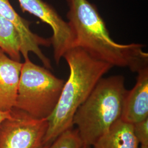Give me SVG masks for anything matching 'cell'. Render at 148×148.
<instances>
[{
    "label": "cell",
    "instance_id": "6da1fadb",
    "mask_svg": "<svg viewBox=\"0 0 148 148\" xmlns=\"http://www.w3.org/2000/svg\"><path fill=\"white\" fill-rule=\"evenodd\" d=\"M68 2V22L74 32V47L112 66L126 68L133 73L148 67V54L144 51L143 45L114 41L96 8L87 0Z\"/></svg>",
    "mask_w": 148,
    "mask_h": 148
},
{
    "label": "cell",
    "instance_id": "7a4b0ae2",
    "mask_svg": "<svg viewBox=\"0 0 148 148\" xmlns=\"http://www.w3.org/2000/svg\"><path fill=\"white\" fill-rule=\"evenodd\" d=\"M64 58L68 64L69 78L65 82L58 104L48 117L45 145H50L64 131L71 128L77 109L87 98L99 80L113 67L97 59L78 47L69 49Z\"/></svg>",
    "mask_w": 148,
    "mask_h": 148
},
{
    "label": "cell",
    "instance_id": "3957f363",
    "mask_svg": "<svg viewBox=\"0 0 148 148\" xmlns=\"http://www.w3.org/2000/svg\"><path fill=\"white\" fill-rule=\"evenodd\" d=\"M125 77H101L73 117L83 145L93 146L121 119L128 90Z\"/></svg>",
    "mask_w": 148,
    "mask_h": 148
},
{
    "label": "cell",
    "instance_id": "277c9868",
    "mask_svg": "<svg viewBox=\"0 0 148 148\" xmlns=\"http://www.w3.org/2000/svg\"><path fill=\"white\" fill-rule=\"evenodd\" d=\"M65 81L49 69L25 59L15 107L39 119H47L58 104Z\"/></svg>",
    "mask_w": 148,
    "mask_h": 148
},
{
    "label": "cell",
    "instance_id": "5b68a950",
    "mask_svg": "<svg viewBox=\"0 0 148 148\" xmlns=\"http://www.w3.org/2000/svg\"><path fill=\"white\" fill-rule=\"evenodd\" d=\"M47 119H39L14 107L0 124V148H43Z\"/></svg>",
    "mask_w": 148,
    "mask_h": 148
},
{
    "label": "cell",
    "instance_id": "8992f818",
    "mask_svg": "<svg viewBox=\"0 0 148 148\" xmlns=\"http://www.w3.org/2000/svg\"><path fill=\"white\" fill-rule=\"evenodd\" d=\"M22 11L27 12L46 23L53 31L51 38L53 57L58 65L64 54L74 47V32L68 22L62 18L52 6L42 0H18Z\"/></svg>",
    "mask_w": 148,
    "mask_h": 148
},
{
    "label": "cell",
    "instance_id": "52a82bcc",
    "mask_svg": "<svg viewBox=\"0 0 148 148\" xmlns=\"http://www.w3.org/2000/svg\"><path fill=\"white\" fill-rule=\"evenodd\" d=\"M0 15L5 18L16 27L21 39V53L24 59L29 58V53H34L43 64L44 67L52 69L51 61L42 53L40 46L49 47L51 40L39 36L32 32L30 22L19 16L16 12L10 0H0Z\"/></svg>",
    "mask_w": 148,
    "mask_h": 148
},
{
    "label": "cell",
    "instance_id": "ba28073f",
    "mask_svg": "<svg viewBox=\"0 0 148 148\" xmlns=\"http://www.w3.org/2000/svg\"><path fill=\"white\" fill-rule=\"evenodd\" d=\"M137 74L136 85L127 92L121 117L132 125L148 118V67Z\"/></svg>",
    "mask_w": 148,
    "mask_h": 148
},
{
    "label": "cell",
    "instance_id": "9c48e42d",
    "mask_svg": "<svg viewBox=\"0 0 148 148\" xmlns=\"http://www.w3.org/2000/svg\"><path fill=\"white\" fill-rule=\"evenodd\" d=\"M23 63L11 59L0 48V110L15 107Z\"/></svg>",
    "mask_w": 148,
    "mask_h": 148
},
{
    "label": "cell",
    "instance_id": "30bf717a",
    "mask_svg": "<svg viewBox=\"0 0 148 148\" xmlns=\"http://www.w3.org/2000/svg\"><path fill=\"white\" fill-rule=\"evenodd\" d=\"M132 124L120 119L93 145L94 148H139Z\"/></svg>",
    "mask_w": 148,
    "mask_h": 148
},
{
    "label": "cell",
    "instance_id": "8fae6325",
    "mask_svg": "<svg viewBox=\"0 0 148 148\" xmlns=\"http://www.w3.org/2000/svg\"><path fill=\"white\" fill-rule=\"evenodd\" d=\"M0 48L11 59L21 62V39L16 27L0 15Z\"/></svg>",
    "mask_w": 148,
    "mask_h": 148
},
{
    "label": "cell",
    "instance_id": "7c38bea8",
    "mask_svg": "<svg viewBox=\"0 0 148 148\" xmlns=\"http://www.w3.org/2000/svg\"><path fill=\"white\" fill-rule=\"evenodd\" d=\"M82 145L77 130L71 128L60 134L48 148H81Z\"/></svg>",
    "mask_w": 148,
    "mask_h": 148
},
{
    "label": "cell",
    "instance_id": "4fadbf2b",
    "mask_svg": "<svg viewBox=\"0 0 148 148\" xmlns=\"http://www.w3.org/2000/svg\"><path fill=\"white\" fill-rule=\"evenodd\" d=\"M133 131L141 145L148 146V118L133 125Z\"/></svg>",
    "mask_w": 148,
    "mask_h": 148
},
{
    "label": "cell",
    "instance_id": "5bb4252c",
    "mask_svg": "<svg viewBox=\"0 0 148 148\" xmlns=\"http://www.w3.org/2000/svg\"><path fill=\"white\" fill-rule=\"evenodd\" d=\"M10 111H2L0 110V124L5 119L10 116Z\"/></svg>",
    "mask_w": 148,
    "mask_h": 148
},
{
    "label": "cell",
    "instance_id": "9a60e30c",
    "mask_svg": "<svg viewBox=\"0 0 148 148\" xmlns=\"http://www.w3.org/2000/svg\"><path fill=\"white\" fill-rule=\"evenodd\" d=\"M81 148H91V146L87 145H82V147Z\"/></svg>",
    "mask_w": 148,
    "mask_h": 148
},
{
    "label": "cell",
    "instance_id": "2e32d148",
    "mask_svg": "<svg viewBox=\"0 0 148 148\" xmlns=\"http://www.w3.org/2000/svg\"><path fill=\"white\" fill-rule=\"evenodd\" d=\"M140 148H148V146H145V145H141Z\"/></svg>",
    "mask_w": 148,
    "mask_h": 148
},
{
    "label": "cell",
    "instance_id": "e0dca14e",
    "mask_svg": "<svg viewBox=\"0 0 148 148\" xmlns=\"http://www.w3.org/2000/svg\"><path fill=\"white\" fill-rule=\"evenodd\" d=\"M49 145H46L45 147L43 148H48L49 147Z\"/></svg>",
    "mask_w": 148,
    "mask_h": 148
}]
</instances>
